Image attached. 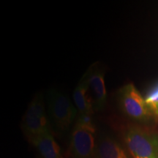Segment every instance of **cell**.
I'll list each match as a JSON object with an SVG mask.
<instances>
[{
    "mask_svg": "<svg viewBox=\"0 0 158 158\" xmlns=\"http://www.w3.org/2000/svg\"><path fill=\"white\" fill-rule=\"evenodd\" d=\"M91 114H78L71 133L69 155L71 158H94L97 153L96 130Z\"/></svg>",
    "mask_w": 158,
    "mask_h": 158,
    "instance_id": "cell-1",
    "label": "cell"
},
{
    "mask_svg": "<svg viewBox=\"0 0 158 158\" xmlns=\"http://www.w3.org/2000/svg\"><path fill=\"white\" fill-rule=\"evenodd\" d=\"M124 142L133 158H158V133L147 128L130 125Z\"/></svg>",
    "mask_w": 158,
    "mask_h": 158,
    "instance_id": "cell-2",
    "label": "cell"
},
{
    "mask_svg": "<svg viewBox=\"0 0 158 158\" xmlns=\"http://www.w3.org/2000/svg\"><path fill=\"white\" fill-rule=\"evenodd\" d=\"M21 128L30 143L50 130L45 112L44 97L41 92H37L29 103L23 117Z\"/></svg>",
    "mask_w": 158,
    "mask_h": 158,
    "instance_id": "cell-3",
    "label": "cell"
},
{
    "mask_svg": "<svg viewBox=\"0 0 158 158\" xmlns=\"http://www.w3.org/2000/svg\"><path fill=\"white\" fill-rule=\"evenodd\" d=\"M48 115L55 126L62 131L70 127L78 111L70 100L56 90L51 89L47 94Z\"/></svg>",
    "mask_w": 158,
    "mask_h": 158,
    "instance_id": "cell-4",
    "label": "cell"
},
{
    "mask_svg": "<svg viewBox=\"0 0 158 158\" xmlns=\"http://www.w3.org/2000/svg\"><path fill=\"white\" fill-rule=\"evenodd\" d=\"M118 101L122 111L132 119L146 122L153 116L146 100L133 84L125 85L118 91Z\"/></svg>",
    "mask_w": 158,
    "mask_h": 158,
    "instance_id": "cell-5",
    "label": "cell"
},
{
    "mask_svg": "<svg viewBox=\"0 0 158 158\" xmlns=\"http://www.w3.org/2000/svg\"><path fill=\"white\" fill-rule=\"evenodd\" d=\"M87 82L89 91L94 104V111L103 109L107 102L105 85V70L99 62H94L83 76Z\"/></svg>",
    "mask_w": 158,
    "mask_h": 158,
    "instance_id": "cell-6",
    "label": "cell"
},
{
    "mask_svg": "<svg viewBox=\"0 0 158 158\" xmlns=\"http://www.w3.org/2000/svg\"><path fill=\"white\" fill-rule=\"evenodd\" d=\"M75 106L78 109V114L93 115L94 109L92 97L89 91L87 82L84 76L75 88L73 92Z\"/></svg>",
    "mask_w": 158,
    "mask_h": 158,
    "instance_id": "cell-7",
    "label": "cell"
},
{
    "mask_svg": "<svg viewBox=\"0 0 158 158\" xmlns=\"http://www.w3.org/2000/svg\"><path fill=\"white\" fill-rule=\"evenodd\" d=\"M31 143L37 148L42 158H63L51 130L38 136Z\"/></svg>",
    "mask_w": 158,
    "mask_h": 158,
    "instance_id": "cell-8",
    "label": "cell"
},
{
    "mask_svg": "<svg viewBox=\"0 0 158 158\" xmlns=\"http://www.w3.org/2000/svg\"><path fill=\"white\" fill-rule=\"evenodd\" d=\"M98 158H128L127 154L115 140L109 136H101L97 144Z\"/></svg>",
    "mask_w": 158,
    "mask_h": 158,
    "instance_id": "cell-9",
    "label": "cell"
},
{
    "mask_svg": "<svg viewBox=\"0 0 158 158\" xmlns=\"http://www.w3.org/2000/svg\"><path fill=\"white\" fill-rule=\"evenodd\" d=\"M145 100L153 115L158 117V88L157 86L149 92Z\"/></svg>",
    "mask_w": 158,
    "mask_h": 158,
    "instance_id": "cell-10",
    "label": "cell"
},
{
    "mask_svg": "<svg viewBox=\"0 0 158 158\" xmlns=\"http://www.w3.org/2000/svg\"><path fill=\"white\" fill-rule=\"evenodd\" d=\"M157 88H158V86H157Z\"/></svg>",
    "mask_w": 158,
    "mask_h": 158,
    "instance_id": "cell-11",
    "label": "cell"
}]
</instances>
